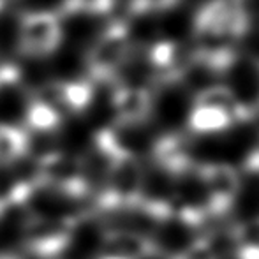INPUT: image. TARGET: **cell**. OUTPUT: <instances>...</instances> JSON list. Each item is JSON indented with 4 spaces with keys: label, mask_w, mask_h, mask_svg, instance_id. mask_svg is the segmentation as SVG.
<instances>
[{
    "label": "cell",
    "mask_w": 259,
    "mask_h": 259,
    "mask_svg": "<svg viewBox=\"0 0 259 259\" xmlns=\"http://www.w3.org/2000/svg\"><path fill=\"white\" fill-rule=\"evenodd\" d=\"M62 21L53 11H25L18 20L16 45L30 58L50 57L62 42Z\"/></svg>",
    "instance_id": "7a4b0ae2"
},
{
    "label": "cell",
    "mask_w": 259,
    "mask_h": 259,
    "mask_svg": "<svg viewBox=\"0 0 259 259\" xmlns=\"http://www.w3.org/2000/svg\"><path fill=\"white\" fill-rule=\"evenodd\" d=\"M111 109L118 127H141L154 113V96L145 85L116 83L111 94Z\"/></svg>",
    "instance_id": "5b68a950"
},
{
    "label": "cell",
    "mask_w": 259,
    "mask_h": 259,
    "mask_svg": "<svg viewBox=\"0 0 259 259\" xmlns=\"http://www.w3.org/2000/svg\"><path fill=\"white\" fill-rule=\"evenodd\" d=\"M62 118L64 116L52 108L50 104L42 103L41 99L34 96H28L27 106H25V127L27 133H35V134H52L60 127Z\"/></svg>",
    "instance_id": "30bf717a"
},
{
    "label": "cell",
    "mask_w": 259,
    "mask_h": 259,
    "mask_svg": "<svg viewBox=\"0 0 259 259\" xmlns=\"http://www.w3.org/2000/svg\"><path fill=\"white\" fill-rule=\"evenodd\" d=\"M196 177L206 196L208 213L222 215L235 205L240 192V175L224 162L201 164L196 167Z\"/></svg>",
    "instance_id": "3957f363"
},
{
    "label": "cell",
    "mask_w": 259,
    "mask_h": 259,
    "mask_svg": "<svg viewBox=\"0 0 259 259\" xmlns=\"http://www.w3.org/2000/svg\"><path fill=\"white\" fill-rule=\"evenodd\" d=\"M30 150V134L16 123L0 122V167L18 164Z\"/></svg>",
    "instance_id": "9c48e42d"
},
{
    "label": "cell",
    "mask_w": 259,
    "mask_h": 259,
    "mask_svg": "<svg viewBox=\"0 0 259 259\" xmlns=\"http://www.w3.org/2000/svg\"><path fill=\"white\" fill-rule=\"evenodd\" d=\"M152 154L157 166L171 177H185L192 171L191 141L185 134L169 133L160 136L154 143Z\"/></svg>",
    "instance_id": "52a82bcc"
},
{
    "label": "cell",
    "mask_w": 259,
    "mask_h": 259,
    "mask_svg": "<svg viewBox=\"0 0 259 259\" xmlns=\"http://www.w3.org/2000/svg\"><path fill=\"white\" fill-rule=\"evenodd\" d=\"M116 6V0H62L60 11L64 14H87V16H106Z\"/></svg>",
    "instance_id": "4fadbf2b"
},
{
    "label": "cell",
    "mask_w": 259,
    "mask_h": 259,
    "mask_svg": "<svg viewBox=\"0 0 259 259\" xmlns=\"http://www.w3.org/2000/svg\"><path fill=\"white\" fill-rule=\"evenodd\" d=\"M177 259H217V257L210 250L205 238H199L196 242H192Z\"/></svg>",
    "instance_id": "9a60e30c"
},
{
    "label": "cell",
    "mask_w": 259,
    "mask_h": 259,
    "mask_svg": "<svg viewBox=\"0 0 259 259\" xmlns=\"http://www.w3.org/2000/svg\"><path fill=\"white\" fill-rule=\"evenodd\" d=\"M99 256L118 259H148L157 256L150 236L134 229H106L99 245Z\"/></svg>",
    "instance_id": "8992f818"
},
{
    "label": "cell",
    "mask_w": 259,
    "mask_h": 259,
    "mask_svg": "<svg viewBox=\"0 0 259 259\" xmlns=\"http://www.w3.org/2000/svg\"><path fill=\"white\" fill-rule=\"evenodd\" d=\"M180 0H131L129 14L134 18L138 16H150L154 13H167L175 11Z\"/></svg>",
    "instance_id": "5bb4252c"
},
{
    "label": "cell",
    "mask_w": 259,
    "mask_h": 259,
    "mask_svg": "<svg viewBox=\"0 0 259 259\" xmlns=\"http://www.w3.org/2000/svg\"><path fill=\"white\" fill-rule=\"evenodd\" d=\"M134 41L125 21L116 20L106 25L94 39L85 57L87 79L96 83H116L133 57Z\"/></svg>",
    "instance_id": "6da1fadb"
},
{
    "label": "cell",
    "mask_w": 259,
    "mask_h": 259,
    "mask_svg": "<svg viewBox=\"0 0 259 259\" xmlns=\"http://www.w3.org/2000/svg\"><path fill=\"white\" fill-rule=\"evenodd\" d=\"M236 259H259V217L240 224L233 231Z\"/></svg>",
    "instance_id": "7c38bea8"
},
{
    "label": "cell",
    "mask_w": 259,
    "mask_h": 259,
    "mask_svg": "<svg viewBox=\"0 0 259 259\" xmlns=\"http://www.w3.org/2000/svg\"><path fill=\"white\" fill-rule=\"evenodd\" d=\"M97 259H118V257H111V256H99Z\"/></svg>",
    "instance_id": "ac0fdd59"
},
{
    "label": "cell",
    "mask_w": 259,
    "mask_h": 259,
    "mask_svg": "<svg viewBox=\"0 0 259 259\" xmlns=\"http://www.w3.org/2000/svg\"><path fill=\"white\" fill-rule=\"evenodd\" d=\"M192 106L196 108H210L228 115L235 123L247 122L254 115L250 109L236 99V96L231 92V89L226 85H210L206 89L199 90L194 94Z\"/></svg>",
    "instance_id": "ba28073f"
},
{
    "label": "cell",
    "mask_w": 259,
    "mask_h": 259,
    "mask_svg": "<svg viewBox=\"0 0 259 259\" xmlns=\"http://www.w3.org/2000/svg\"><path fill=\"white\" fill-rule=\"evenodd\" d=\"M247 167L252 171H259V143L257 147L254 148V152L249 155V159H247Z\"/></svg>",
    "instance_id": "2e32d148"
},
{
    "label": "cell",
    "mask_w": 259,
    "mask_h": 259,
    "mask_svg": "<svg viewBox=\"0 0 259 259\" xmlns=\"http://www.w3.org/2000/svg\"><path fill=\"white\" fill-rule=\"evenodd\" d=\"M0 259H20V257L13 256V254H6V252H0Z\"/></svg>",
    "instance_id": "e0dca14e"
},
{
    "label": "cell",
    "mask_w": 259,
    "mask_h": 259,
    "mask_svg": "<svg viewBox=\"0 0 259 259\" xmlns=\"http://www.w3.org/2000/svg\"><path fill=\"white\" fill-rule=\"evenodd\" d=\"M96 85L83 79H50L37 89L32 96L50 104L64 115H79L85 113L94 103Z\"/></svg>",
    "instance_id": "277c9868"
},
{
    "label": "cell",
    "mask_w": 259,
    "mask_h": 259,
    "mask_svg": "<svg viewBox=\"0 0 259 259\" xmlns=\"http://www.w3.org/2000/svg\"><path fill=\"white\" fill-rule=\"evenodd\" d=\"M189 129L194 134H211L228 131L229 127L235 125L231 118L217 109L210 108H196L192 106L189 113Z\"/></svg>",
    "instance_id": "8fae6325"
}]
</instances>
